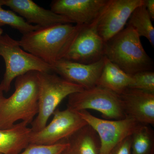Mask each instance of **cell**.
Here are the masks:
<instances>
[{"label": "cell", "mask_w": 154, "mask_h": 154, "mask_svg": "<svg viewBox=\"0 0 154 154\" xmlns=\"http://www.w3.org/2000/svg\"><path fill=\"white\" fill-rule=\"evenodd\" d=\"M82 26L63 24L39 28L23 34L18 42L22 49L51 66L64 58Z\"/></svg>", "instance_id": "obj_1"}, {"label": "cell", "mask_w": 154, "mask_h": 154, "mask_svg": "<svg viewBox=\"0 0 154 154\" xmlns=\"http://www.w3.org/2000/svg\"><path fill=\"white\" fill-rule=\"evenodd\" d=\"M38 72L31 71L15 80V91L0 105V129H8L21 120L31 124L38 110Z\"/></svg>", "instance_id": "obj_2"}, {"label": "cell", "mask_w": 154, "mask_h": 154, "mask_svg": "<svg viewBox=\"0 0 154 154\" xmlns=\"http://www.w3.org/2000/svg\"><path fill=\"white\" fill-rule=\"evenodd\" d=\"M104 56L131 75L153 68V61L144 49L140 37L129 25L105 42Z\"/></svg>", "instance_id": "obj_3"}, {"label": "cell", "mask_w": 154, "mask_h": 154, "mask_svg": "<svg viewBox=\"0 0 154 154\" xmlns=\"http://www.w3.org/2000/svg\"><path fill=\"white\" fill-rule=\"evenodd\" d=\"M51 72L37 73L38 110L36 118L31 123L33 132L39 131L47 125L48 119L65 98L85 89Z\"/></svg>", "instance_id": "obj_4"}, {"label": "cell", "mask_w": 154, "mask_h": 154, "mask_svg": "<svg viewBox=\"0 0 154 154\" xmlns=\"http://www.w3.org/2000/svg\"><path fill=\"white\" fill-rule=\"evenodd\" d=\"M0 56L5 64V72L1 82L3 91L8 93L14 79L28 72H51V66L23 50L19 42L5 34L0 37Z\"/></svg>", "instance_id": "obj_5"}, {"label": "cell", "mask_w": 154, "mask_h": 154, "mask_svg": "<svg viewBox=\"0 0 154 154\" xmlns=\"http://www.w3.org/2000/svg\"><path fill=\"white\" fill-rule=\"evenodd\" d=\"M67 108L76 111L96 110L102 113L104 119L108 120L126 117L119 95L98 85L71 94L68 96Z\"/></svg>", "instance_id": "obj_6"}, {"label": "cell", "mask_w": 154, "mask_h": 154, "mask_svg": "<svg viewBox=\"0 0 154 154\" xmlns=\"http://www.w3.org/2000/svg\"><path fill=\"white\" fill-rule=\"evenodd\" d=\"M78 112L98 134L101 144L99 154H110L117 144L143 125L128 117L120 120H108L96 117L87 110Z\"/></svg>", "instance_id": "obj_7"}, {"label": "cell", "mask_w": 154, "mask_h": 154, "mask_svg": "<svg viewBox=\"0 0 154 154\" xmlns=\"http://www.w3.org/2000/svg\"><path fill=\"white\" fill-rule=\"evenodd\" d=\"M49 124L37 132L32 131L30 143L52 145L66 139L88 123L78 111L57 109Z\"/></svg>", "instance_id": "obj_8"}, {"label": "cell", "mask_w": 154, "mask_h": 154, "mask_svg": "<svg viewBox=\"0 0 154 154\" xmlns=\"http://www.w3.org/2000/svg\"><path fill=\"white\" fill-rule=\"evenodd\" d=\"M99 18L91 25H82L63 59L89 64L104 57L105 43L97 29Z\"/></svg>", "instance_id": "obj_9"}, {"label": "cell", "mask_w": 154, "mask_h": 154, "mask_svg": "<svg viewBox=\"0 0 154 154\" xmlns=\"http://www.w3.org/2000/svg\"><path fill=\"white\" fill-rule=\"evenodd\" d=\"M143 4L144 0H110L97 25V31L104 42L121 32L135 9Z\"/></svg>", "instance_id": "obj_10"}, {"label": "cell", "mask_w": 154, "mask_h": 154, "mask_svg": "<svg viewBox=\"0 0 154 154\" xmlns=\"http://www.w3.org/2000/svg\"><path fill=\"white\" fill-rule=\"evenodd\" d=\"M110 0H54L51 10L66 17L73 23L88 25L99 19Z\"/></svg>", "instance_id": "obj_11"}, {"label": "cell", "mask_w": 154, "mask_h": 154, "mask_svg": "<svg viewBox=\"0 0 154 154\" xmlns=\"http://www.w3.org/2000/svg\"><path fill=\"white\" fill-rule=\"evenodd\" d=\"M104 65V57L92 64H84L62 59L51 66L52 72L85 89L97 85Z\"/></svg>", "instance_id": "obj_12"}, {"label": "cell", "mask_w": 154, "mask_h": 154, "mask_svg": "<svg viewBox=\"0 0 154 154\" xmlns=\"http://www.w3.org/2000/svg\"><path fill=\"white\" fill-rule=\"evenodd\" d=\"M0 4L9 7L29 24L40 28L73 23L66 17L45 9L32 0H0Z\"/></svg>", "instance_id": "obj_13"}, {"label": "cell", "mask_w": 154, "mask_h": 154, "mask_svg": "<svg viewBox=\"0 0 154 154\" xmlns=\"http://www.w3.org/2000/svg\"><path fill=\"white\" fill-rule=\"evenodd\" d=\"M119 96L126 117L144 125H154V94L128 88Z\"/></svg>", "instance_id": "obj_14"}, {"label": "cell", "mask_w": 154, "mask_h": 154, "mask_svg": "<svg viewBox=\"0 0 154 154\" xmlns=\"http://www.w3.org/2000/svg\"><path fill=\"white\" fill-rule=\"evenodd\" d=\"M32 131L28 125L22 122L8 129H0V153L21 152L30 144Z\"/></svg>", "instance_id": "obj_15"}, {"label": "cell", "mask_w": 154, "mask_h": 154, "mask_svg": "<svg viewBox=\"0 0 154 154\" xmlns=\"http://www.w3.org/2000/svg\"><path fill=\"white\" fill-rule=\"evenodd\" d=\"M69 154H99L100 139L89 124L86 125L65 140Z\"/></svg>", "instance_id": "obj_16"}, {"label": "cell", "mask_w": 154, "mask_h": 154, "mask_svg": "<svg viewBox=\"0 0 154 154\" xmlns=\"http://www.w3.org/2000/svg\"><path fill=\"white\" fill-rule=\"evenodd\" d=\"M133 83L132 76L104 57V65L97 85L120 94Z\"/></svg>", "instance_id": "obj_17"}, {"label": "cell", "mask_w": 154, "mask_h": 154, "mask_svg": "<svg viewBox=\"0 0 154 154\" xmlns=\"http://www.w3.org/2000/svg\"><path fill=\"white\" fill-rule=\"evenodd\" d=\"M127 25L131 26L140 37L146 38L154 47V28L144 4L135 9L128 19Z\"/></svg>", "instance_id": "obj_18"}, {"label": "cell", "mask_w": 154, "mask_h": 154, "mask_svg": "<svg viewBox=\"0 0 154 154\" xmlns=\"http://www.w3.org/2000/svg\"><path fill=\"white\" fill-rule=\"evenodd\" d=\"M131 154H154V134L149 125H142L131 135Z\"/></svg>", "instance_id": "obj_19"}, {"label": "cell", "mask_w": 154, "mask_h": 154, "mask_svg": "<svg viewBox=\"0 0 154 154\" xmlns=\"http://www.w3.org/2000/svg\"><path fill=\"white\" fill-rule=\"evenodd\" d=\"M5 25H8L18 30L22 35L40 28L29 24L14 11L3 8L0 4V27Z\"/></svg>", "instance_id": "obj_20"}, {"label": "cell", "mask_w": 154, "mask_h": 154, "mask_svg": "<svg viewBox=\"0 0 154 154\" xmlns=\"http://www.w3.org/2000/svg\"><path fill=\"white\" fill-rule=\"evenodd\" d=\"M65 140L52 145L30 143L24 151L17 154H60L67 148Z\"/></svg>", "instance_id": "obj_21"}, {"label": "cell", "mask_w": 154, "mask_h": 154, "mask_svg": "<svg viewBox=\"0 0 154 154\" xmlns=\"http://www.w3.org/2000/svg\"><path fill=\"white\" fill-rule=\"evenodd\" d=\"M133 83L130 88L154 94V72L153 70L141 72L131 75Z\"/></svg>", "instance_id": "obj_22"}, {"label": "cell", "mask_w": 154, "mask_h": 154, "mask_svg": "<svg viewBox=\"0 0 154 154\" xmlns=\"http://www.w3.org/2000/svg\"><path fill=\"white\" fill-rule=\"evenodd\" d=\"M131 135L125 138L113 148L110 154H131Z\"/></svg>", "instance_id": "obj_23"}, {"label": "cell", "mask_w": 154, "mask_h": 154, "mask_svg": "<svg viewBox=\"0 0 154 154\" xmlns=\"http://www.w3.org/2000/svg\"><path fill=\"white\" fill-rule=\"evenodd\" d=\"M144 5L152 21L154 19V0H144Z\"/></svg>", "instance_id": "obj_24"}, {"label": "cell", "mask_w": 154, "mask_h": 154, "mask_svg": "<svg viewBox=\"0 0 154 154\" xmlns=\"http://www.w3.org/2000/svg\"><path fill=\"white\" fill-rule=\"evenodd\" d=\"M4 92L2 86L1 85V84H0V105H1L3 99L5 98L4 96Z\"/></svg>", "instance_id": "obj_25"}, {"label": "cell", "mask_w": 154, "mask_h": 154, "mask_svg": "<svg viewBox=\"0 0 154 154\" xmlns=\"http://www.w3.org/2000/svg\"><path fill=\"white\" fill-rule=\"evenodd\" d=\"M67 148L60 154H69L67 150Z\"/></svg>", "instance_id": "obj_26"}, {"label": "cell", "mask_w": 154, "mask_h": 154, "mask_svg": "<svg viewBox=\"0 0 154 154\" xmlns=\"http://www.w3.org/2000/svg\"><path fill=\"white\" fill-rule=\"evenodd\" d=\"M3 34V30L2 27H0V37L2 36Z\"/></svg>", "instance_id": "obj_27"}, {"label": "cell", "mask_w": 154, "mask_h": 154, "mask_svg": "<svg viewBox=\"0 0 154 154\" xmlns=\"http://www.w3.org/2000/svg\"><path fill=\"white\" fill-rule=\"evenodd\" d=\"M0 154H1V153H0Z\"/></svg>", "instance_id": "obj_28"}]
</instances>
